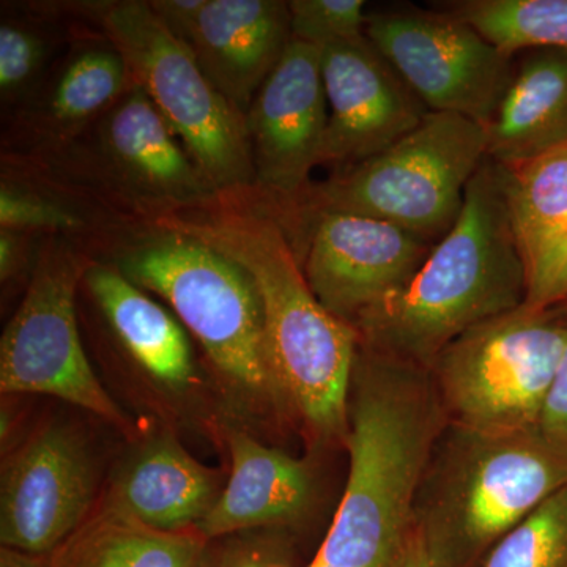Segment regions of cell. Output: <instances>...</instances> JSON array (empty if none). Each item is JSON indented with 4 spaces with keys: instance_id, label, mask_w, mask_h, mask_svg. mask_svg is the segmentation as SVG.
I'll return each instance as SVG.
<instances>
[{
    "instance_id": "obj_1",
    "label": "cell",
    "mask_w": 567,
    "mask_h": 567,
    "mask_svg": "<svg viewBox=\"0 0 567 567\" xmlns=\"http://www.w3.org/2000/svg\"><path fill=\"white\" fill-rule=\"evenodd\" d=\"M183 212L162 216L158 224L200 238L251 275L279 393L315 434L347 440L360 336L312 293L276 205L249 188Z\"/></svg>"
},
{
    "instance_id": "obj_2",
    "label": "cell",
    "mask_w": 567,
    "mask_h": 567,
    "mask_svg": "<svg viewBox=\"0 0 567 567\" xmlns=\"http://www.w3.org/2000/svg\"><path fill=\"white\" fill-rule=\"evenodd\" d=\"M443 415L429 369L358 347L347 434L349 477L311 563L401 566Z\"/></svg>"
},
{
    "instance_id": "obj_3",
    "label": "cell",
    "mask_w": 567,
    "mask_h": 567,
    "mask_svg": "<svg viewBox=\"0 0 567 567\" xmlns=\"http://www.w3.org/2000/svg\"><path fill=\"white\" fill-rule=\"evenodd\" d=\"M527 300L506 199V169L488 158L470 182L456 224L416 275L354 323L360 344L431 369L454 339Z\"/></svg>"
},
{
    "instance_id": "obj_4",
    "label": "cell",
    "mask_w": 567,
    "mask_h": 567,
    "mask_svg": "<svg viewBox=\"0 0 567 567\" xmlns=\"http://www.w3.org/2000/svg\"><path fill=\"white\" fill-rule=\"evenodd\" d=\"M434 447L415 505V527L436 567L492 550L567 486V453L536 431L483 434L451 425Z\"/></svg>"
},
{
    "instance_id": "obj_5",
    "label": "cell",
    "mask_w": 567,
    "mask_h": 567,
    "mask_svg": "<svg viewBox=\"0 0 567 567\" xmlns=\"http://www.w3.org/2000/svg\"><path fill=\"white\" fill-rule=\"evenodd\" d=\"M487 159L486 126L447 112L365 162L306 189L287 210L303 221L347 213L395 224L436 244L456 224L470 182Z\"/></svg>"
},
{
    "instance_id": "obj_6",
    "label": "cell",
    "mask_w": 567,
    "mask_h": 567,
    "mask_svg": "<svg viewBox=\"0 0 567 567\" xmlns=\"http://www.w3.org/2000/svg\"><path fill=\"white\" fill-rule=\"evenodd\" d=\"M117 270L173 306L235 386L251 394L279 393L268 360L262 301L240 264L194 235L156 223V229L123 249Z\"/></svg>"
},
{
    "instance_id": "obj_7",
    "label": "cell",
    "mask_w": 567,
    "mask_h": 567,
    "mask_svg": "<svg viewBox=\"0 0 567 567\" xmlns=\"http://www.w3.org/2000/svg\"><path fill=\"white\" fill-rule=\"evenodd\" d=\"M566 341L567 317L525 305L458 336L429 369L451 425L483 434L539 429Z\"/></svg>"
},
{
    "instance_id": "obj_8",
    "label": "cell",
    "mask_w": 567,
    "mask_h": 567,
    "mask_svg": "<svg viewBox=\"0 0 567 567\" xmlns=\"http://www.w3.org/2000/svg\"><path fill=\"white\" fill-rule=\"evenodd\" d=\"M96 18L128 63L134 84L162 112L208 185L218 194L251 188L256 173L244 115L212 84L151 3H104Z\"/></svg>"
},
{
    "instance_id": "obj_9",
    "label": "cell",
    "mask_w": 567,
    "mask_h": 567,
    "mask_svg": "<svg viewBox=\"0 0 567 567\" xmlns=\"http://www.w3.org/2000/svg\"><path fill=\"white\" fill-rule=\"evenodd\" d=\"M84 271L65 248L40 260L0 341V390L54 395L126 431L132 424L82 349L74 298Z\"/></svg>"
},
{
    "instance_id": "obj_10",
    "label": "cell",
    "mask_w": 567,
    "mask_h": 567,
    "mask_svg": "<svg viewBox=\"0 0 567 567\" xmlns=\"http://www.w3.org/2000/svg\"><path fill=\"white\" fill-rule=\"evenodd\" d=\"M364 35L432 112L487 126L513 80V58L451 11L368 14Z\"/></svg>"
},
{
    "instance_id": "obj_11",
    "label": "cell",
    "mask_w": 567,
    "mask_h": 567,
    "mask_svg": "<svg viewBox=\"0 0 567 567\" xmlns=\"http://www.w3.org/2000/svg\"><path fill=\"white\" fill-rule=\"evenodd\" d=\"M99 475L91 450L70 425L33 432L3 461L0 543L24 554H50L96 507Z\"/></svg>"
},
{
    "instance_id": "obj_12",
    "label": "cell",
    "mask_w": 567,
    "mask_h": 567,
    "mask_svg": "<svg viewBox=\"0 0 567 567\" xmlns=\"http://www.w3.org/2000/svg\"><path fill=\"white\" fill-rule=\"evenodd\" d=\"M309 224L303 271L328 312L352 324L399 292L434 244L395 224L347 213H320Z\"/></svg>"
},
{
    "instance_id": "obj_13",
    "label": "cell",
    "mask_w": 567,
    "mask_h": 567,
    "mask_svg": "<svg viewBox=\"0 0 567 567\" xmlns=\"http://www.w3.org/2000/svg\"><path fill=\"white\" fill-rule=\"evenodd\" d=\"M256 183L279 212L309 188L328 123L322 50L290 41L245 117Z\"/></svg>"
},
{
    "instance_id": "obj_14",
    "label": "cell",
    "mask_w": 567,
    "mask_h": 567,
    "mask_svg": "<svg viewBox=\"0 0 567 567\" xmlns=\"http://www.w3.org/2000/svg\"><path fill=\"white\" fill-rule=\"evenodd\" d=\"M328 123L320 164L341 171L385 152L416 128L427 107L364 37L322 50Z\"/></svg>"
},
{
    "instance_id": "obj_15",
    "label": "cell",
    "mask_w": 567,
    "mask_h": 567,
    "mask_svg": "<svg viewBox=\"0 0 567 567\" xmlns=\"http://www.w3.org/2000/svg\"><path fill=\"white\" fill-rule=\"evenodd\" d=\"M290 41L289 2L204 0L182 43L224 99L246 117Z\"/></svg>"
},
{
    "instance_id": "obj_16",
    "label": "cell",
    "mask_w": 567,
    "mask_h": 567,
    "mask_svg": "<svg viewBox=\"0 0 567 567\" xmlns=\"http://www.w3.org/2000/svg\"><path fill=\"white\" fill-rule=\"evenodd\" d=\"M100 148L130 189L171 212L204 207L219 196L137 84L103 115Z\"/></svg>"
},
{
    "instance_id": "obj_17",
    "label": "cell",
    "mask_w": 567,
    "mask_h": 567,
    "mask_svg": "<svg viewBox=\"0 0 567 567\" xmlns=\"http://www.w3.org/2000/svg\"><path fill=\"white\" fill-rule=\"evenodd\" d=\"M233 472L210 513L197 529L212 540L298 520L315 496L308 461L268 447L240 431H230Z\"/></svg>"
},
{
    "instance_id": "obj_18",
    "label": "cell",
    "mask_w": 567,
    "mask_h": 567,
    "mask_svg": "<svg viewBox=\"0 0 567 567\" xmlns=\"http://www.w3.org/2000/svg\"><path fill=\"white\" fill-rule=\"evenodd\" d=\"M506 199L527 282L525 306L551 309L567 270V145L506 169Z\"/></svg>"
},
{
    "instance_id": "obj_19",
    "label": "cell",
    "mask_w": 567,
    "mask_h": 567,
    "mask_svg": "<svg viewBox=\"0 0 567 567\" xmlns=\"http://www.w3.org/2000/svg\"><path fill=\"white\" fill-rule=\"evenodd\" d=\"M219 495L218 472L162 436L123 466L104 502L145 527L175 533L197 527Z\"/></svg>"
},
{
    "instance_id": "obj_20",
    "label": "cell",
    "mask_w": 567,
    "mask_h": 567,
    "mask_svg": "<svg viewBox=\"0 0 567 567\" xmlns=\"http://www.w3.org/2000/svg\"><path fill=\"white\" fill-rule=\"evenodd\" d=\"M487 156L514 169L567 145V51L533 50L486 126Z\"/></svg>"
},
{
    "instance_id": "obj_21",
    "label": "cell",
    "mask_w": 567,
    "mask_h": 567,
    "mask_svg": "<svg viewBox=\"0 0 567 567\" xmlns=\"http://www.w3.org/2000/svg\"><path fill=\"white\" fill-rule=\"evenodd\" d=\"M82 278L123 347L148 375L173 390L193 382L188 338L162 305L117 268L92 265Z\"/></svg>"
},
{
    "instance_id": "obj_22",
    "label": "cell",
    "mask_w": 567,
    "mask_h": 567,
    "mask_svg": "<svg viewBox=\"0 0 567 567\" xmlns=\"http://www.w3.org/2000/svg\"><path fill=\"white\" fill-rule=\"evenodd\" d=\"M207 547L196 527L158 532L103 499L40 567H196Z\"/></svg>"
},
{
    "instance_id": "obj_23",
    "label": "cell",
    "mask_w": 567,
    "mask_h": 567,
    "mask_svg": "<svg viewBox=\"0 0 567 567\" xmlns=\"http://www.w3.org/2000/svg\"><path fill=\"white\" fill-rule=\"evenodd\" d=\"M134 84L122 52L107 47L85 48L63 66L48 100V114L58 128L84 125L106 114Z\"/></svg>"
},
{
    "instance_id": "obj_24",
    "label": "cell",
    "mask_w": 567,
    "mask_h": 567,
    "mask_svg": "<svg viewBox=\"0 0 567 567\" xmlns=\"http://www.w3.org/2000/svg\"><path fill=\"white\" fill-rule=\"evenodd\" d=\"M447 11L509 58L520 51H567V0H465Z\"/></svg>"
},
{
    "instance_id": "obj_25",
    "label": "cell",
    "mask_w": 567,
    "mask_h": 567,
    "mask_svg": "<svg viewBox=\"0 0 567 567\" xmlns=\"http://www.w3.org/2000/svg\"><path fill=\"white\" fill-rule=\"evenodd\" d=\"M481 567H567V486L499 539Z\"/></svg>"
},
{
    "instance_id": "obj_26",
    "label": "cell",
    "mask_w": 567,
    "mask_h": 567,
    "mask_svg": "<svg viewBox=\"0 0 567 567\" xmlns=\"http://www.w3.org/2000/svg\"><path fill=\"white\" fill-rule=\"evenodd\" d=\"M292 39L323 48L364 37L363 0H292L289 2Z\"/></svg>"
},
{
    "instance_id": "obj_27",
    "label": "cell",
    "mask_w": 567,
    "mask_h": 567,
    "mask_svg": "<svg viewBox=\"0 0 567 567\" xmlns=\"http://www.w3.org/2000/svg\"><path fill=\"white\" fill-rule=\"evenodd\" d=\"M47 43L39 32L18 22L0 25V93L11 100L22 95L39 76Z\"/></svg>"
},
{
    "instance_id": "obj_28",
    "label": "cell",
    "mask_w": 567,
    "mask_h": 567,
    "mask_svg": "<svg viewBox=\"0 0 567 567\" xmlns=\"http://www.w3.org/2000/svg\"><path fill=\"white\" fill-rule=\"evenodd\" d=\"M0 226L20 230H74L84 221L70 208L3 183L0 188Z\"/></svg>"
},
{
    "instance_id": "obj_29",
    "label": "cell",
    "mask_w": 567,
    "mask_h": 567,
    "mask_svg": "<svg viewBox=\"0 0 567 567\" xmlns=\"http://www.w3.org/2000/svg\"><path fill=\"white\" fill-rule=\"evenodd\" d=\"M208 548L213 567H289L282 548L262 529L212 540Z\"/></svg>"
},
{
    "instance_id": "obj_30",
    "label": "cell",
    "mask_w": 567,
    "mask_h": 567,
    "mask_svg": "<svg viewBox=\"0 0 567 567\" xmlns=\"http://www.w3.org/2000/svg\"><path fill=\"white\" fill-rule=\"evenodd\" d=\"M540 434L567 453V341L539 423Z\"/></svg>"
},
{
    "instance_id": "obj_31",
    "label": "cell",
    "mask_w": 567,
    "mask_h": 567,
    "mask_svg": "<svg viewBox=\"0 0 567 567\" xmlns=\"http://www.w3.org/2000/svg\"><path fill=\"white\" fill-rule=\"evenodd\" d=\"M148 3L159 21L183 41L192 31L194 21L203 9L204 0H153Z\"/></svg>"
},
{
    "instance_id": "obj_32",
    "label": "cell",
    "mask_w": 567,
    "mask_h": 567,
    "mask_svg": "<svg viewBox=\"0 0 567 567\" xmlns=\"http://www.w3.org/2000/svg\"><path fill=\"white\" fill-rule=\"evenodd\" d=\"M20 230H0V278L7 281L17 275L25 260V238Z\"/></svg>"
},
{
    "instance_id": "obj_33",
    "label": "cell",
    "mask_w": 567,
    "mask_h": 567,
    "mask_svg": "<svg viewBox=\"0 0 567 567\" xmlns=\"http://www.w3.org/2000/svg\"><path fill=\"white\" fill-rule=\"evenodd\" d=\"M399 567H436L427 544H425L424 537L420 529L415 527V524H413L412 533L406 539L404 557H402Z\"/></svg>"
},
{
    "instance_id": "obj_34",
    "label": "cell",
    "mask_w": 567,
    "mask_h": 567,
    "mask_svg": "<svg viewBox=\"0 0 567 567\" xmlns=\"http://www.w3.org/2000/svg\"><path fill=\"white\" fill-rule=\"evenodd\" d=\"M41 557L2 547L0 550V567H40Z\"/></svg>"
},
{
    "instance_id": "obj_35",
    "label": "cell",
    "mask_w": 567,
    "mask_h": 567,
    "mask_svg": "<svg viewBox=\"0 0 567 567\" xmlns=\"http://www.w3.org/2000/svg\"><path fill=\"white\" fill-rule=\"evenodd\" d=\"M567 300V270L565 275H563L561 281L558 284L557 292H555L554 306L551 308H557L558 305H561L563 301Z\"/></svg>"
},
{
    "instance_id": "obj_36",
    "label": "cell",
    "mask_w": 567,
    "mask_h": 567,
    "mask_svg": "<svg viewBox=\"0 0 567 567\" xmlns=\"http://www.w3.org/2000/svg\"><path fill=\"white\" fill-rule=\"evenodd\" d=\"M196 567H213L210 548L207 547V550L204 551V555L203 557H200L199 563H197Z\"/></svg>"
},
{
    "instance_id": "obj_37",
    "label": "cell",
    "mask_w": 567,
    "mask_h": 567,
    "mask_svg": "<svg viewBox=\"0 0 567 567\" xmlns=\"http://www.w3.org/2000/svg\"><path fill=\"white\" fill-rule=\"evenodd\" d=\"M555 309H557L559 315L567 317V300L563 301V303L558 305L557 308H555Z\"/></svg>"
},
{
    "instance_id": "obj_38",
    "label": "cell",
    "mask_w": 567,
    "mask_h": 567,
    "mask_svg": "<svg viewBox=\"0 0 567 567\" xmlns=\"http://www.w3.org/2000/svg\"><path fill=\"white\" fill-rule=\"evenodd\" d=\"M305 567H331V566H320V565H315V563H309V565L305 566Z\"/></svg>"
}]
</instances>
